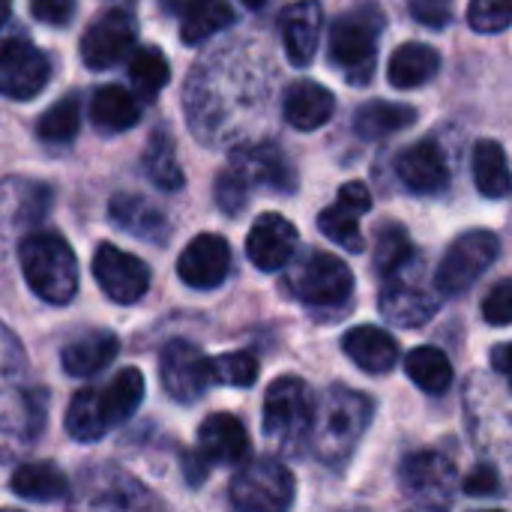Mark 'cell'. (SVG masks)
I'll list each match as a JSON object with an SVG mask.
<instances>
[{"label":"cell","instance_id":"cell-1","mask_svg":"<svg viewBox=\"0 0 512 512\" xmlns=\"http://www.w3.org/2000/svg\"><path fill=\"white\" fill-rule=\"evenodd\" d=\"M249 57L240 48H222L189 78L186 117L201 141L222 144L234 138L249 111L264 105L267 81Z\"/></svg>","mask_w":512,"mask_h":512},{"label":"cell","instance_id":"cell-2","mask_svg":"<svg viewBox=\"0 0 512 512\" xmlns=\"http://www.w3.org/2000/svg\"><path fill=\"white\" fill-rule=\"evenodd\" d=\"M48 396L30 381L21 342L0 324V462L27 453L45 429Z\"/></svg>","mask_w":512,"mask_h":512},{"label":"cell","instance_id":"cell-3","mask_svg":"<svg viewBox=\"0 0 512 512\" xmlns=\"http://www.w3.org/2000/svg\"><path fill=\"white\" fill-rule=\"evenodd\" d=\"M144 402V375L138 369H120L105 387L78 390L66 411V432L78 444L102 441L111 429L123 426Z\"/></svg>","mask_w":512,"mask_h":512},{"label":"cell","instance_id":"cell-4","mask_svg":"<svg viewBox=\"0 0 512 512\" xmlns=\"http://www.w3.org/2000/svg\"><path fill=\"white\" fill-rule=\"evenodd\" d=\"M369 423H372V402L351 387L333 384L324 393L321 405L315 408V426H312L315 456L330 468L345 465L354 456Z\"/></svg>","mask_w":512,"mask_h":512},{"label":"cell","instance_id":"cell-5","mask_svg":"<svg viewBox=\"0 0 512 512\" xmlns=\"http://www.w3.org/2000/svg\"><path fill=\"white\" fill-rule=\"evenodd\" d=\"M18 264L27 288L51 303L66 306L78 291V261L72 246L51 231H33L18 246Z\"/></svg>","mask_w":512,"mask_h":512},{"label":"cell","instance_id":"cell-6","mask_svg":"<svg viewBox=\"0 0 512 512\" xmlns=\"http://www.w3.org/2000/svg\"><path fill=\"white\" fill-rule=\"evenodd\" d=\"M315 396L306 381L285 375L267 387L264 396V435L288 456H297L312 441Z\"/></svg>","mask_w":512,"mask_h":512},{"label":"cell","instance_id":"cell-7","mask_svg":"<svg viewBox=\"0 0 512 512\" xmlns=\"http://www.w3.org/2000/svg\"><path fill=\"white\" fill-rule=\"evenodd\" d=\"M381 30H384V15L375 6L351 9V12H345V15H339L333 21L330 42H327V54H330V63L351 84L372 81Z\"/></svg>","mask_w":512,"mask_h":512},{"label":"cell","instance_id":"cell-8","mask_svg":"<svg viewBox=\"0 0 512 512\" xmlns=\"http://www.w3.org/2000/svg\"><path fill=\"white\" fill-rule=\"evenodd\" d=\"M285 288L309 309H339L354 291L351 267L330 252H309L285 276Z\"/></svg>","mask_w":512,"mask_h":512},{"label":"cell","instance_id":"cell-9","mask_svg":"<svg viewBox=\"0 0 512 512\" xmlns=\"http://www.w3.org/2000/svg\"><path fill=\"white\" fill-rule=\"evenodd\" d=\"M294 477L279 459H255L231 480V504L246 512H279L294 504Z\"/></svg>","mask_w":512,"mask_h":512},{"label":"cell","instance_id":"cell-10","mask_svg":"<svg viewBox=\"0 0 512 512\" xmlns=\"http://www.w3.org/2000/svg\"><path fill=\"white\" fill-rule=\"evenodd\" d=\"M420 267L423 261L414 258L402 270L384 276L378 306H381V315L399 327H423L441 309V291L429 288L420 279Z\"/></svg>","mask_w":512,"mask_h":512},{"label":"cell","instance_id":"cell-11","mask_svg":"<svg viewBox=\"0 0 512 512\" xmlns=\"http://www.w3.org/2000/svg\"><path fill=\"white\" fill-rule=\"evenodd\" d=\"M498 237L492 231H468L441 258V267L435 273V288L441 297H459L465 294L498 258Z\"/></svg>","mask_w":512,"mask_h":512},{"label":"cell","instance_id":"cell-12","mask_svg":"<svg viewBox=\"0 0 512 512\" xmlns=\"http://www.w3.org/2000/svg\"><path fill=\"white\" fill-rule=\"evenodd\" d=\"M399 489L414 507L444 510L459 492V477L441 453H411L399 465Z\"/></svg>","mask_w":512,"mask_h":512},{"label":"cell","instance_id":"cell-13","mask_svg":"<svg viewBox=\"0 0 512 512\" xmlns=\"http://www.w3.org/2000/svg\"><path fill=\"white\" fill-rule=\"evenodd\" d=\"M135 15L129 9L102 12L81 36V57L90 69H111L135 51Z\"/></svg>","mask_w":512,"mask_h":512},{"label":"cell","instance_id":"cell-14","mask_svg":"<svg viewBox=\"0 0 512 512\" xmlns=\"http://www.w3.org/2000/svg\"><path fill=\"white\" fill-rule=\"evenodd\" d=\"M51 78L48 57L24 36L0 42V93L9 99H33Z\"/></svg>","mask_w":512,"mask_h":512},{"label":"cell","instance_id":"cell-15","mask_svg":"<svg viewBox=\"0 0 512 512\" xmlns=\"http://www.w3.org/2000/svg\"><path fill=\"white\" fill-rule=\"evenodd\" d=\"M93 276L99 282V288L105 291L108 300L120 303V306H132L138 303L147 288H150V270L141 258L102 243L93 255Z\"/></svg>","mask_w":512,"mask_h":512},{"label":"cell","instance_id":"cell-16","mask_svg":"<svg viewBox=\"0 0 512 512\" xmlns=\"http://www.w3.org/2000/svg\"><path fill=\"white\" fill-rule=\"evenodd\" d=\"M207 363H210V357H204L198 345H192L186 339L168 342L162 351V360H159L165 393L180 405L198 402L207 393V387L213 384Z\"/></svg>","mask_w":512,"mask_h":512},{"label":"cell","instance_id":"cell-17","mask_svg":"<svg viewBox=\"0 0 512 512\" xmlns=\"http://www.w3.org/2000/svg\"><path fill=\"white\" fill-rule=\"evenodd\" d=\"M228 168L246 183V189H276V192H294L297 189V171L282 153V147L261 141V144H243L231 153Z\"/></svg>","mask_w":512,"mask_h":512},{"label":"cell","instance_id":"cell-18","mask_svg":"<svg viewBox=\"0 0 512 512\" xmlns=\"http://www.w3.org/2000/svg\"><path fill=\"white\" fill-rule=\"evenodd\" d=\"M369 210H372V192H369V186L366 183H345L339 189L336 204H330L327 210H321L318 228L336 246H345L351 252H363L366 249V240H363L357 222Z\"/></svg>","mask_w":512,"mask_h":512},{"label":"cell","instance_id":"cell-19","mask_svg":"<svg viewBox=\"0 0 512 512\" xmlns=\"http://www.w3.org/2000/svg\"><path fill=\"white\" fill-rule=\"evenodd\" d=\"M297 240L300 234L291 225V219H285L282 213H261L246 237V255L258 270L279 273L282 267L291 264L297 252Z\"/></svg>","mask_w":512,"mask_h":512},{"label":"cell","instance_id":"cell-20","mask_svg":"<svg viewBox=\"0 0 512 512\" xmlns=\"http://www.w3.org/2000/svg\"><path fill=\"white\" fill-rule=\"evenodd\" d=\"M231 270V246L219 234H198L180 255L177 273L189 288L210 291L228 279Z\"/></svg>","mask_w":512,"mask_h":512},{"label":"cell","instance_id":"cell-21","mask_svg":"<svg viewBox=\"0 0 512 512\" xmlns=\"http://www.w3.org/2000/svg\"><path fill=\"white\" fill-rule=\"evenodd\" d=\"M396 174L417 195H438L450 183L447 156H444V150L432 138L405 147L396 156Z\"/></svg>","mask_w":512,"mask_h":512},{"label":"cell","instance_id":"cell-22","mask_svg":"<svg viewBox=\"0 0 512 512\" xmlns=\"http://www.w3.org/2000/svg\"><path fill=\"white\" fill-rule=\"evenodd\" d=\"M321 24H324V9L318 0H297L282 12V18H279L282 45L294 66L312 63L318 42H321Z\"/></svg>","mask_w":512,"mask_h":512},{"label":"cell","instance_id":"cell-23","mask_svg":"<svg viewBox=\"0 0 512 512\" xmlns=\"http://www.w3.org/2000/svg\"><path fill=\"white\" fill-rule=\"evenodd\" d=\"M108 216H111V222L120 231L132 234L135 240H144V243H153V246H165L168 237H171L165 213L153 201H147L144 195H132V192L114 195L111 204H108Z\"/></svg>","mask_w":512,"mask_h":512},{"label":"cell","instance_id":"cell-24","mask_svg":"<svg viewBox=\"0 0 512 512\" xmlns=\"http://www.w3.org/2000/svg\"><path fill=\"white\" fill-rule=\"evenodd\" d=\"M51 207V189L36 180L6 177L0 180V228H24L36 225Z\"/></svg>","mask_w":512,"mask_h":512},{"label":"cell","instance_id":"cell-25","mask_svg":"<svg viewBox=\"0 0 512 512\" xmlns=\"http://www.w3.org/2000/svg\"><path fill=\"white\" fill-rule=\"evenodd\" d=\"M198 453L210 465H240L249 456V432L234 414H210L198 429Z\"/></svg>","mask_w":512,"mask_h":512},{"label":"cell","instance_id":"cell-26","mask_svg":"<svg viewBox=\"0 0 512 512\" xmlns=\"http://www.w3.org/2000/svg\"><path fill=\"white\" fill-rule=\"evenodd\" d=\"M117 351H120L117 333L96 327V330H84L75 339H69L63 345L60 363H63V372L72 378H93L114 363Z\"/></svg>","mask_w":512,"mask_h":512},{"label":"cell","instance_id":"cell-27","mask_svg":"<svg viewBox=\"0 0 512 512\" xmlns=\"http://www.w3.org/2000/svg\"><path fill=\"white\" fill-rule=\"evenodd\" d=\"M342 351L369 375H387L399 360V342L387 330L372 324L351 327L342 336Z\"/></svg>","mask_w":512,"mask_h":512},{"label":"cell","instance_id":"cell-28","mask_svg":"<svg viewBox=\"0 0 512 512\" xmlns=\"http://www.w3.org/2000/svg\"><path fill=\"white\" fill-rule=\"evenodd\" d=\"M285 120L300 129V132H315L321 129L333 111H336V99L327 87L315 84V81H297L288 87L285 102H282Z\"/></svg>","mask_w":512,"mask_h":512},{"label":"cell","instance_id":"cell-29","mask_svg":"<svg viewBox=\"0 0 512 512\" xmlns=\"http://www.w3.org/2000/svg\"><path fill=\"white\" fill-rule=\"evenodd\" d=\"M441 69V54L432 45L423 42H405L393 51L390 66H387V78L393 87L399 90H414L429 84Z\"/></svg>","mask_w":512,"mask_h":512},{"label":"cell","instance_id":"cell-30","mask_svg":"<svg viewBox=\"0 0 512 512\" xmlns=\"http://www.w3.org/2000/svg\"><path fill=\"white\" fill-rule=\"evenodd\" d=\"M9 489L30 504H54L69 495V480L63 477V471H57L48 462H30L15 468Z\"/></svg>","mask_w":512,"mask_h":512},{"label":"cell","instance_id":"cell-31","mask_svg":"<svg viewBox=\"0 0 512 512\" xmlns=\"http://www.w3.org/2000/svg\"><path fill=\"white\" fill-rule=\"evenodd\" d=\"M471 168H474V183L486 198L512 195L510 162H507V153L498 141H492V138L477 141L474 156H471Z\"/></svg>","mask_w":512,"mask_h":512},{"label":"cell","instance_id":"cell-32","mask_svg":"<svg viewBox=\"0 0 512 512\" xmlns=\"http://www.w3.org/2000/svg\"><path fill=\"white\" fill-rule=\"evenodd\" d=\"M90 117H93V126L102 132H126L138 123L141 105L135 102V96L129 90L108 84V87L93 93Z\"/></svg>","mask_w":512,"mask_h":512},{"label":"cell","instance_id":"cell-33","mask_svg":"<svg viewBox=\"0 0 512 512\" xmlns=\"http://www.w3.org/2000/svg\"><path fill=\"white\" fill-rule=\"evenodd\" d=\"M414 120H417V111L411 105L375 99V102L360 105V111L354 114V129H357L360 138L378 141V138H387L393 132L408 129Z\"/></svg>","mask_w":512,"mask_h":512},{"label":"cell","instance_id":"cell-34","mask_svg":"<svg viewBox=\"0 0 512 512\" xmlns=\"http://www.w3.org/2000/svg\"><path fill=\"white\" fill-rule=\"evenodd\" d=\"M405 372L408 378L429 396H441L453 384V366L450 357L435 348V345H420L405 357Z\"/></svg>","mask_w":512,"mask_h":512},{"label":"cell","instance_id":"cell-35","mask_svg":"<svg viewBox=\"0 0 512 512\" xmlns=\"http://www.w3.org/2000/svg\"><path fill=\"white\" fill-rule=\"evenodd\" d=\"M234 24V9L228 0H192L183 9L180 21V39L186 45H201L213 33L225 30Z\"/></svg>","mask_w":512,"mask_h":512},{"label":"cell","instance_id":"cell-36","mask_svg":"<svg viewBox=\"0 0 512 512\" xmlns=\"http://www.w3.org/2000/svg\"><path fill=\"white\" fill-rule=\"evenodd\" d=\"M144 171L165 192H177L183 186V168L177 162L174 138L165 126H159L144 147Z\"/></svg>","mask_w":512,"mask_h":512},{"label":"cell","instance_id":"cell-37","mask_svg":"<svg viewBox=\"0 0 512 512\" xmlns=\"http://www.w3.org/2000/svg\"><path fill=\"white\" fill-rule=\"evenodd\" d=\"M129 81L141 99H147V102L156 99L165 90V84L171 81V66H168L165 54L153 45L132 51L129 54Z\"/></svg>","mask_w":512,"mask_h":512},{"label":"cell","instance_id":"cell-38","mask_svg":"<svg viewBox=\"0 0 512 512\" xmlns=\"http://www.w3.org/2000/svg\"><path fill=\"white\" fill-rule=\"evenodd\" d=\"M417 258L414 252V243H411V234L399 225V222H384L378 228V237H375V255H372V264L378 270V276H390L396 270H402L405 264H411Z\"/></svg>","mask_w":512,"mask_h":512},{"label":"cell","instance_id":"cell-39","mask_svg":"<svg viewBox=\"0 0 512 512\" xmlns=\"http://www.w3.org/2000/svg\"><path fill=\"white\" fill-rule=\"evenodd\" d=\"M78 126H81L78 99H75V96H66V99H57V102L39 117L36 135H39V141H45V144L63 147V144H69V141L78 135Z\"/></svg>","mask_w":512,"mask_h":512},{"label":"cell","instance_id":"cell-40","mask_svg":"<svg viewBox=\"0 0 512 512\" xmlns=\"http://www.w3.org/2000/svg\"><path fill=\"white\" fill-rule=\"evenodd\" d=\"M207 369H210V381L225 387H252L258 381V360L246 351L213 357Z\"/></svg>","mask_w":512,"mask_h":512},{"label":"cell","instance_id":"cell-41","mask_svg":"<svg viewBox=\"0 0 512 512\" xmlns=\"http://www.w3.org/2000/svg\"><path fill=\"white\" fill-rule=\"evenodd\" d=\"M468 21L477 33H501L512 24V0H471Z\"/></svg>","mask_w":512,"mask_h":512},{"label":"cell","instance_id":"cell-42","mask_svg":"<svg viewBox=\"0 0 512 512\" xmlns=\"http://www.w3.org/2000/svg\"><path fill=\"white\" fill-rule=\"evenodd\" d=\"M213 195H216L219 210H222V213H228V216L243 213V207H246V201H249V189H246V183H243L231 168H225V171L216 177V189H213Z\"/></svg>","mask_w":512,"mask_h":512},{"label":"cell","instance_id":"cell-43","mask_svg":"<svg viewBox=\"0 0 512 512\" xmlns=\"http://www.w3.org/2000/svg\"><path fill=\"white\" fill-rule=\"evenodd\" d=\"M483 318L492 327H510L512 324V279H501L489 297L483 300Z\"/></svg>","mask_w":512,"mask_h":512},{"label":"cell","instance_id":"cell-44","mask_svg":"<svg viewBox=\"0 0 512 512\" xmlns=\"http://www.w3.org/2000/svg\"><path fill=\"white\" fill-rule=\"evenodd\" d=\"M501 489H504V486H501V477H498L495 465H489V462L474 465L471 474H468L465 483H462V492L471 495V498H498Z\"/></svg>","mask_w":512,"mask_h":512},{"label":"cell","instance_id":"cell-45","mask_svg":"<svg viewBox=\"0 0 512 512\" xmlns=\"http://www.w3.org/2000/svg\"><path fill=\"white\" fill-rule=\"evenodd\" d=\"M411 15L426 27H447L456 12V0H408Z\"/></svg>","mask_w":512,"mask_h":512},{"label":"cell","instance_id":"cell-46","mask_svg":"<svg viewBox=\"0 0 512 512\" xmlns=\"http://www.w3.org/2000/svg\"><path fill=\"white\" fill-rule=\"evenodd\" d=\"M30 12L42 24L66 27L75 15V0H30Z\"/></svg>","mask_w":512,"mask_h":512},{"label":"cell","instance_id":"cell-47","mask_svg":"<svg viewBox=\"0 0 512 512\" xmlns=\"http://www.w3.org/2000/svg\"><path fill=\"white\" fill-rule=\"evenodd\" d=\"M183 462H186V480H189L192 486H201V483L207 480L210 462H207L201 453H186V456H183Z\"/></svg>","mask_w":512,"mask_h":512},{"label":"cell","instance_id":"cell-48","mask_svg":"<svg viewBox=\"0 0 512 512\" xmlns=\"http://www.w3.org/2000/svg\"><path fill=\"white\" fill-rule=\"evenodd\" d=\"M492 366H495V372H501L507 378L512 390V342H504L492 351Z\"/></svg>","mask_w":512,"mask_h":512},{"label":"cell","instance_id":"cell-49","mask_svg":"<svg viewBox=\"0 0 512 512\" xmlns=\"http://www.w3.org/2000/svg\"><path fill=\"white\" fill-rule=\"evenodd\" d=\"M9 9H12V0H0V24L9 18Z\"/></svg>","mask_w":512,"mask_h":512},{"label":"cell","instance_id":"cell-50","mask_svg":"<svg viewBox=\"0 0 512 512\" xmlns=\"http://www.w3.org/2000/svg\"><path fill=\"white\" fill-rule=\"evenodd\" d=\"M189 3H192V0H168V6H171V9H180V12H183Z\"/></svg>","mask_w":512,"mask_h":512},{"label":"cell","instance_id":"cell-51","mask_svg":"<svg viewBox=\"0 0 512 512\" xmlns=\"http://www.w3.org/2000/svg\"><path fill=\"white\" fill-rule=\"evenodd\" d=\"M240 3H243V6H249V9H261L267 0H240Z\"/></svg>","mask_w":512,"mask_h":512}]
</instances>
